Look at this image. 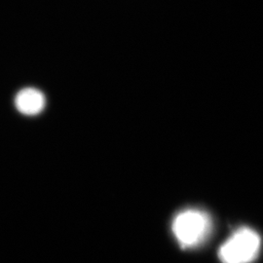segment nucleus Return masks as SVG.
Segmentation results:
<instances>
[{
	"label": "nucleus",
	"mask_w": 263,
	"mask_h": 263,
	"mask_svg": "<svg viewBox=\"0 0 263 263\" xmlns=\"http://www.w3.org/2000/svg\"><path fill=\"white\" fill-rule=\"evenodd\" d=\"M261 240L254 230L242 228L231 236L219 249L222 263H250L257 256Z\"/></svg>",
	"instance_id": "nucleus-1"
},
{
	"label": "nucleus",
	"mask_w": 263,
	"mask_h": 263,
	"mask_svg": "<svg viewBox=\"0 0 263 263\" xmlns=\"http://www.w3.org/2000/svg\"><path fill=\"white\" fill-rule=\"evenodd\" d=\"M209 216L198 210H187L176 216L173 231L181 248H191L205 239L210 230Z\"/></svg>",
	"instance_id": "nucleus-2"
},
{
	"label": "nucleus",
	"mask_w": 263,
	"mask_h": 263,
	"mask_svg": "<svg viewBox=\"0 0 263 263\" xmlns=\"http://www.w3.org/2000/svg\"><path fill=\"white\" fill-rule=\"evenodd\" d=\"M15 105L24 115H37L45 107V97L36 89L27 88L20 91L16 96Z\"/></svg>",
	"instance_id": "nucleus-3"
}]
</instances>
